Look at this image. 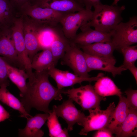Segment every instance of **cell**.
<instances>
[{
    "mask_svg": "<svg viewBox=\"0 0 137 137\" xmlns=\"http://www.w3.org/2000/svg\"><path fill=\"white\" fill-rule=\"evenodd\" d=\"M58 118L54 110H52L49 113L47 120V126L50 137H60L61 133L63 131V129L62 128Z\"/></svg>",
    "mask_w": 137,
    "mask_h": 137,
    "instance_id": "484cf974",
    "label": "cell"
},
{
    "mask_svg": "<svg viewBox=\"0 0 137 137\" xmlns=\"http://www.w3.org/2000/svg\"><path fill=\"white\" fill-rule=\"evenodd\" d=\"M48 113L38 114L27 119L25 127L18 129L19 136L23 137H42L44 133L41 128L47 121Z\"/></svg>",
    "mask_w": 137,
    "mask_h": 137,
    "instance_id": "9a60e30c",
    "label": "cell"
},
{
    "mask_svg": "<svg viewBox=\"0 0 137 137\" xmlns=\"http://www.w3.org/2000/svg\"><path fill=\"white\" fill-rule=\"evenodd\" d=\"M64 94L79 105L83 110L100 108V102L106 99L105 97L98 95L95 91L94 86L90 84L64 90Z\"/></svg>",
    "mask_w": 137,
    "mask_h": 137,
    "instance_id": "277c9868",
    "label": "cell"
},
{
    "mask_svg": "<svg viewBox=\"0 0 137 137\" xmlns=\"http://www.w3.org/2000/svg\"><path fill=\"white\" fill-rule=\"evenodd\" d=\"M73 101L69 98L63 101L60 105H54L53 108L57 117H61L66 121L70 131L73 130V126L76 123L82 126L86 116L76 108Z\"/></svg>",
    "mask_w": 137,
    "mask_h": 137,
    "instance_id": "9c48e42d",
    "label": "cell"
},
{
    "mask_svg": "<svg viewBox=\"0 0 137 137\" xmlns=\"http://www.w3.org/2000/svg\"><path fill=\"white\" fill-rule=\"evenodd\" d=\"M16 9L10 0H0V30L10 28Z\"/></svg>",
    "mask_w": 137,
    "mask_h": 137,
    "instance_id": "cb8c5ba5",
    "label": "cell"
},
{
    "mask_svg": "<svg viewBox=\"0 0 137 137\" xmlns=\"http://www.w3.org/2000/svg\"><path fill=\"white\" fill-rule=\"evenodd\" d=\"M31 67L36 72H41L48 71L55 67V64L50 47L44 49L41 52L37 53L31 62Z\"/></svg>",
    "mask_w": 137,
    "mask_h": 137,
    "instance_id": "d6986e66",
    "label": "cell"
},
{
    "mask_svg": "<svg viewBox=\"0 0 137 137\" xmlns=\"http://www.w3.org/2000/svg\"><path fill=\"white\" fill-rule=\"evenodd\" d=\"M116 137H129L137 136V110L129 108V112Z\"/></svg>",
    "mask_w": 137,
    "mask_h": 137,
    "instance_id": "603a6c76",
    "label": "cell"
},
{
    "mask_svg": "<svg viewBox=\"0 0 137 137\" xmlns=\"http://www.w3.org/2000/svg\"><path fill=\"white\" fill-rule=\"evenodd\" d=\"M120 51L124 57V62L122 64L124 67L134 64L137 59L136 45L124 47L121 49Z\"/></svg>",
    "mask_w": 137,
    "mask_h": 137,
    "instance_id": "4316f807",
    "label": "cell"
},
{
    "mask_svg": "<svg viewBox=\"0 0 137 137\" xmlns=\"http://www.w3.org/2000/svg\"><path fill=\"white\" fill-rule=\"evenodd\" d=\"M33 77L27 83L25 92L20 100L29 114L32 108L49 114L52 111L49 108L50 102L53 99L61 100L64 90L59 89L51 84L48 71H35Z\"/></svg>",
    "mask_w": 137,
    "mask_h": 137,
    "instance_id": "6da1fadb",
    "label": "cell"
},
{
    "mask_svg": "<svg viewBox=\"0 0 137 137\" xmlns=\"http://www.w3.org/2000/svg\"><path fill=\"white\" fill-rule=\"evenodd\" d=\"M124 93L127 96L129 108L137 110V90L130 89L125 91Z\"/></svg>",
    "mask_w": 137,
    "mask_h": 137,
    "instance_id": "f1b7e54d",
    "label": "cell"
},
{
    "mask_svg": "<svg viewBox=\"0 0 137 137\" xmlns=\"http://www.w3.org/2000/svg\"><path fill=\"white\" fill-rule=\"evenodd\" d=\"M113 134L107 128H105L97 130L93 135L94 137L113 136Z\"/></svg>",
    "mask_w": 137,
    "mask_h": 137,
    "instance_id": "f546056e",
    "label": "cell"
},
{
    "mask_svg": "<svg viewBox=\"0 0 137 137\" xmlns=\"http://www.w3.org/2000/svg\"><path fill=\"white\" fill-rule=\"evenodd\" d=\"M62 59V64L70 67L74 74L82 77H90L84 53L77 45L71 43Z\"/></svg>",
    "mask_w": 137,
    "mask_h": 137,
    "instance_id": "ba28073f",
    "label": "cell"
},
{
    "mask_svg": "<svg viewBox=\"0 0 137 137\" xmlns=\"http://www.w3.org/2000/svg\"><path fill=\"white\" fill-rule=\"evenodd\" d=\"M0 56L11 65L25 69L18 57L10 28L0 30Z\"/></svg>",
    "mask_w": 137,
    "mask_h": 137,
    "instance_id": "8fae6325",
    "label": "cell"
},
{
    "mask_svg": "<svg viewBox=\"0 0 137 137\" xmlns=\"http://www.w3.org/2000/svg\"><path fill=\"white\" fill-rule=\"evenodd\" d=\"M119 97V102L113 111L108 127L112 133L115 134L119 130L129 112L126 98L122 95Z\"/></svg>",
    "mask_w": 137,
    "mask_h": 137,
    "instance_id": "2e32d148",
    "label": "cell"
},
{
    "mask_svg": "<svg viewBox=\"0 0 137 137\" xmlns=\"http://www.w3.org/2000/svg\"><path fill=\"white\" fill-rule=\"evenodd\" d=\"M77 45L85 54L107 61L114 65L116 63V60L113 56L115 48L111 41L86 45Z\"/></svg>",
    "mask_w": 137,
    "mask_h": 137,
    "instance_id": "5bb4252c",
    "label": "cell"
},
{
    "mask_svg": "<svg viewBox=\"0 0 137 137\" xmlns=\"http://www.w3.org/2000/svg\"><path fill=\"white\" fill-rule=\"evenodd\" d=\"M10 116L9 112L0 104V122L8 119Z\"/></svg>",
    "mask_w": 137,
    "mask_h": 137,
    "instance_id": "1f68e13d",
    "label": "cell"
},
{
    "mask_svg": "<svg viewBox=\"0 0 137 137\" xmlns=\"http://www.w3.org/2000/svg\"><path fill=\"white\" fill-rule=\"evenodd\" d=\"M7 86L5 84L0 86V101L10 107L18 111L21 117L27 119L32 116L26 110L20 100L9 91L7 89Z\"/></svg>",
    "mask_w": 137,
    "mask_h": 137,
    "instance_id": "ffe728a7",
    "label": "cell"
},
{
    "mask_svg": "<svg viewBox=\"0 0 137 137\" xmlns=\"http://www.w3.org/2000/svg\"><path fill=\"white\" fill-rule=\"evenodd\" d=\"M93 13L91 10L85 9L79 11L64 14L60 23L65 37L69 40L73 39L79 29L91 20Z\"/></svg>",
    "mask_w": 137,
    "mask_h": 137,
    "instance_id": "52a82bcc",
    "label": "cell"
},
{
    "mask_svg": "<svg viewBox=\"0 0 137 137\" xmlns=\"http://www.w3.org/2000/svg\"><path fill=\"white\" fill-rule=\"evenodd\" d=\"M30 2L63 13L76 12L85 9L79 0H31Z\"/></svg>",
    "mask_w": 137,
    "mask_h": 137,
    "instance_id": "4fadbf2b",
    "label": "cell"
},
{
    "mask_svg": "<svg viewBox=\"0 0 137 137\" xmlns=\"http://www.w3.org/2000/svg\"><path fill=\"white\" fill-rule=\"evenodd\" d=\"M80 28L81 31L69 40L71 43L77 45H86L97 42H106L111 41L112 32H103L84 26Z\"/></svg>",
    "mask_w": 137,
    "mask_h": 137,
    "instance_id": "7c38bea8",
    "label": "cell"
},
{
    "mask_svg": "<svg viewBox=\"0 0 137 137\" xmlns=\"http://www.w3.org/2000/svg\"><path fill=\"white\" fill-rule=\"evenodd\" d=\"M93 7L94 10L91 20L83 26L93 27L95 29L102 32L110 33L123 20L121 14L125 9L124 6L109 5L100 2Z\"/></svg>",
    "mask_w": 137,
    "mask_h": 137,
    "instance_id": "7a4b0ae2",
    "label": "cell"
},
{
    "mask_svg": "<svg viewBox=\"0 0 137 137\" xmlns=\"http://www.w3.org/2000/svg\"><path fill=\"white\" fill-rule=\"evenodd\" d=\"M54 38L50 48L53 56L54 60L56 65L58 60L64 56L68 48L70 46L69 40L64 35L62 29L56 28L52 29Z\"/></svg>",
    "mask_w": 137,
    "mask_h": 137,
    "instance_id": "ac0fdd59",
    "label": "cell"
},
{
    "mask_svg": "<svg viewBox=\"0 0 137 137\" xmlns=\"http://www.w3.org/2000/svg\"><path fill=\"white\" fill-rule=\"evenodd\" d=\"M48 72L49 75L56 81L57 88L59 89H62L66 87H73L76 84L75 82L67 78L63 73L62 70L55 67L49 69Z\"/></svg>",
    "mask_w": 137,
    "mask_h": 137,
    "instance_id": "d4e9b609",
    "label": "cell"
},
{
    "mask_svg": "<svg viewBox=\"0 0 137 137\" xmlns=\"http://www.w3.org/2000/svg\"><path fill=\"white\" fill-rule=\"evenodd\" d=\"M111 41L115 49L120 50L124 47L137 42V17H130L126 22H120L112 31Z\"/></svg>",
    "mask_w": 137,
    "mask_h": 137,
    "instance_id": "5b68a950",
    "label": "cell"
},
{
    "mask_svg": "<svg viewBox=\"0 0 137 137\" xmlns=\"http://www.w3.org/2000/svg\"><path fill=\"white\" fill-rule=\"evenodd\" d=\"M84 5L85 8L91 10L93 7L100 2V0H79Z\"/></svg>",
    "mask_w": 137,
    "mask_h": 137,
    "instance_id": "4dcf8cb0",
    "label": "cell"
},
{
    "mask_svg": "<svg viewBox=\"0 0 137 137\" xmlns=\"http://www.w3.org/2000/svg\"><path fill=\"white\" fill-rule=\"evenodd\" d=\"M119 0H114L112 5H117L118 2Z\"/></svg>",
    "mask_w": 137,
    "mask_h": 137,
    "instance_id": "e575fe53",
    "label": "cell"
},
{
    "mask_svg": "<svg viewBox=\"0 0 137 137\" xmlns=\"http://www.w3.org/2000/svg\"><path fill=\"white\" fill-rule=\"evenodd\" d=\"M22 15L31 20L40 29H52L56 27L64 14L50 8L29 1L20 8Z\"/></svg>",
    "mask_w": 137,
    "mask_h": 137,
    "instance_id": "3957f363",
    "label": "cell"
},
{
    "mask_svg": "<svg viewBox=\"0 0 137 137\" xmlns=\"http://www.w3.org/2000/svg\"><path fill=\"white\" fill-rule=\"evenodd\" d=\"M12 4L17 9H19L23 5L31 0H10Z\"/></svg>",
    "mask_w": 137,
    "mask_h": 137,
    "instance_id": "d6a6232c",
    "label": "cell"
},
{
    "mask_svg": "<svg viewBox=\"0 0 137 137\" xmlns=\"http://www.w3.org/2000/svg\"><path fill=\"white\" fill-rule=\"evenodd\" d=\"M7 66L8 78L17 87L20 91V97H21L26 89V81L28 76L24 69L13 66L7 62Z\"/></svg>",
    "mask_w": 137,
    "mask_h": 137,
    "instance_id": "7402d4cb",
    "label": "cell"
},
{
    "mask_svg": "<svg viewBox=\"0 0 137 137\" xmlns=\"http://www.w3.org/2000/svg\"><path fill=\"white\" fill-rule=\"evenodd\" d=\"M7 75V62L0 56V86L5 84L9 85Z\"/></svg>",
    "mask_w": 137,
    "mask_h": 137,
    "instance_id": "83f0119b",
    "label": "cell"
},
{
    "mask_svg": "<svg viewBox=\"0 0 137 137\" xmlns=\"http://www.w3.org/2000/svg\"><path fill=\"white\" fill-rule=\"evenodd\" d=\"M22 15L25 44L31 62L33 57L38 52L43 50L38 38L39 32L42 29L31 20Z\"/></svg>",
    "mask_w": 137,
    "mask_h": 137,
    "instance_id": "30bf717a",
    "label": "cell"
},
{
    "mask_svg": "<svg viewBox=\"0 0 137 137\" xmlns=\"http://www.w3.org/2000/svg\"><path fill=\"white\" fill-rule=\"evenodd\" d=\"M115 107L114 102L110 103L107 108L104 110L96 108L88 110L89 114L86 116L79 134L87 135L90 131L98 130L107 127L111 118Z\"/></svg>",
    "mask_w": 137,
    "mask_h": 137,
    "instance_id": "8992f818",
    "label": "cell"
},
{
    "mask_svg": "<svg viewBox=\"0 0 137 137\" xmlns=\"http://www.w3.org/2000/svg\"><path fill=\"white\" fill-rule=\"evenodd\" d=\"M127 69H128L134 76L136 83H137V68L134 64L128 65L125 67Z\"/></svg>",
    "mask_w": 137,
    "mask_h": 137,
    "instance_id": "836d02e7",
    "label": "cell"
},
{
    "mask_svg": "<svg viewBox=\"0 0 137 137\" xmlns=\"http://www.w3.org/2000/svg\"><path fill=\"white\" fill-rule=\"evenodd\" d=\"M86 59L88 72L93 70H97L111 73L113 77L122 74V72L127 69L122 65L119 67L114 64L100 58L84 53Z\"/></svg>",
    "mask_w": 137,
    "mask_h": 137,
    "instance_id": "e0dca14e",
    "label": "cell"
},
{
    "mask_svg": "<svg viewBox=\"0 0 137 137\" xmlns=\"http://www.w3.org/2000/svg\"><path fill=\"white\" fill-rule=\"evenodd\" d=\"M94 87L96 93L102 97L113 95L119 96L122 95L121 89L108 76H104L100 78L95 82Z\"/></svg>",
    "mask_w": 137,
    "mask_h": 137,
    "instance_id": "44dd1931",
    "label": "cell"
}]
</instances>
